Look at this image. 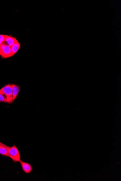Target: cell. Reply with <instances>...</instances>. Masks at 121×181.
I'll use <instances>...</instances> for the list:
<instances>
[{"label": "cell", "instance_id": "cell-1", "mask_svg": "<svg viewBox=\"0 0 121 181\" xmlns=\"http://www.w3.org/2000/svg\"><path fill=\"white\" fill-rule=\"evenodd\" d=\"M8 152L9 157H10L14 162H19L21 160V156L18 149L15 145L12 147H9L6 145Z\"/></svg>", "mask_w": 121, "mask_h": 181}, {"label": "cell", "instance_id": "cell-2", "mask_svg": "<svg viewBox=\"0 0 121 181\" xmlns=\"http://www.w3.org/2000/svg\"><path fill=\"white\" fill-rule=\"evenodd\" d=\"M0 93L6 96L8 100L9 103L13 102L12 101L13 89H12V84H9L4 86L1 89H0Z\"/></svg>", "mask_w": 121, "mask_h": 181}, {"label": "cell", "instance_id": "cell-3", "mask_svg": "<svg viewBox=\"0 0 121 181\" xmlns=\"http://www.w3.org/2000/svg\"><path fill=\"white\" fill-rule=\"evenodd\" d=\"M0 56L3 58H7L12 56L11 48L5 42H3L1 44Z\"/></svg>", "mask_w": 121, "mask_h": 181}, {"label": "cell", "instance_id": "cell-4", "mask_svg": "<svg viewBox=\"0 0 121 181\" xmlns=\"http://www.w3.org/2000/svg\"><path fill=\"white\" fill-rule=\"evenodd\" d=\"M19 162L20 163L22 170L24 173L29 174L33 170V168L30 164L27 162L22 161L21 159Z\"/></svg>", "mask_w": 121, "mask_h": 181}, {"label": "cell", "instance_id": "cell-5", "mask_svg": "<svg viewBox=\"0 0 121 181\" xmlns=\"http://www.w3.org/2000/svg\"><path fill=\"white\" fill-rule=\"evenodd\" d=\"M16 38L7 35L6 38L5 39V42L7 45L11 47L15 43L18 42Z\"/></svg>", "mask_w": 121, "mask_h": 181}, {"label": "cell", "instance_id": "cell-6", "mask_svg": "<svg viewBox=\"0 0 121 181\" xmlns=\"http://www.w3.org/2000/svg\"><path fill=\"white\" fill-rule=\"evenodd\" d=\"M12 89H13V93H12V101L15 100L19 94L20 91V87L18 85L12 84Z\"/></svg>", "mask_w": 121, "mask_h": 181}, {"label": "cell", "instance_id": "cell-7", "mask_svg": "<svg viewBox=\"0 0 121 181\" xmlns=\"http://www.w3.org/2000/svg\"><path fill=\"white\" fill-rule=\"evenodd\" d=\"M21 45L19 42H18L15 43L13 44L11 47V48L12 56H13L16 54L17 52L19 50L20 47Z\"/></svg>", "mask_w": 121, "mask_h": 181}, {"label": "cell", "instance_id": "cell-8", "mask_svg": "<svg viewBox=\"0 0 121 181\" xmlns=\"http://www.w3.org/2000/svg\"><path fill=\"white\" fill-rule=\"evenodd\" d=\"M6 146L5 145H0V154L9 157L8 153L6 148Z\"/></svg>", "mask_w": 121, "mask_h": 181}, {"label": "cell", "instance_id": "cell-9", "mask_svg": "<svg viewBox=\"0 0 121 181\" xmlns=\"http://www.w3.org/2000/svg\"><path fill=\"white\" fill-rule=\"evenodd\" d=\"M0 102L8 103V100L4 95L0 93Z\"/></svg>", "mask_w": 121, "mask_h": 181}, {"label": "cell", "instance_id": "cell-10", "mask_svg": "<svg viewBox=\"0 0 121 181\" xmlns=\"http://www.w3.org/2000/svg\"><path fill=\"white\" fill-rule=\"evenodd\" d=\"M7 35H0V41L3 42H5Z\"/></svg>", "mask_w": 121, "mask_h": 181}, {"label": "cell", "instance_id": "cell-11", "mask_svg": "<svg viewBox=\"0 0 121 181\" xmlns=\"http://www.w3.org/2000/svg\"><path fill=\"white\" fill-rule=\"evenodd\" d=\"M0 145H4V144H3V143H1V142H0Z\"/></svg>", "mask_w": 121, "mask_h": 181}, {"label": "cell", "instance_id": "cell-12", "mask_svg": "<svg viewBox=\"0 0 121 181\" xmlns=\"http://www.w3.org/2000/svg\"><path fill=\"white\" fill-rule=\"evenodd\" d=\"M2 42H1V41H0V44H2Z\"/></svg>", "mask_w": 121, "mask_h": 181}]
</instances>
